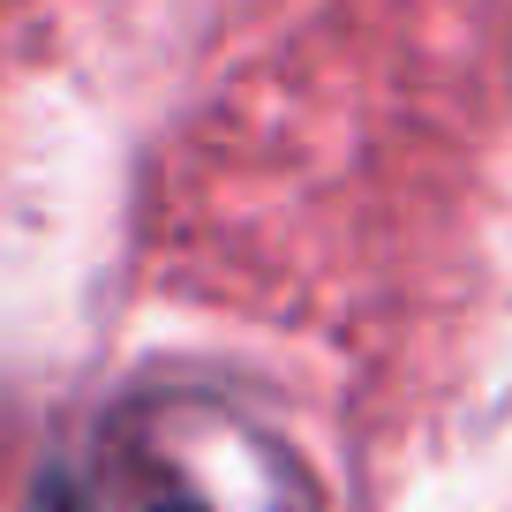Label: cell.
<instances>
[{
    "mask_svg": "<svg viewBox=\"0 0 512 512\" xmlns=\"http://www.w3.org/2000/svg\"><path fill=\"white\" fill-rule=\"evenodd\" d=\"M38 512H317V497L249 407L204 384H144L53 460Z\"/></svg>",
    "mask_w": 512,
    "mask_h": 512,
    "instance_id": "cell-1",
    "label": "cell"
}]
</instances>
